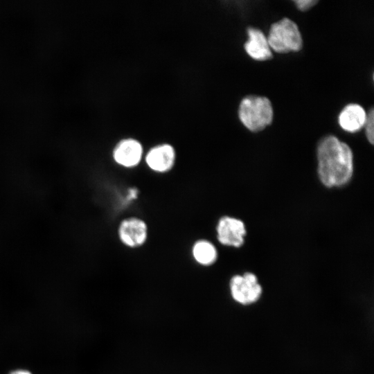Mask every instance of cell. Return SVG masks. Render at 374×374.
Listing matches in <instances>:
<instances>
[{"label":"cell","mask_w":374,"mask_h":374,"mask_svg":"<svg viewBox=\"0 0 374 374\" xmlns=\"http://www.w3.org/2000/svg\"><path fill=\"white\" fill-rule=\"evenodd\" d=\"M216 233L217 240L221 244L240 247L244 243L246 229L242 220L226 215L218 220Z\"/></svg>","instance_id":"6"},{"label":"cell","mask_w":374,"mask_h":374,"mask_svg":"<svg viewBox=\"0 0 374 374\" xmlns=\"http://www.w3.org/2000/svg\"><path fill=\"white\" fill-rule=\"evenodd\" d=\"M9 374H32L30 371L24 369H17L12 371Z\"/></svg>","instance_id":"14"},{"label":"cell","mask_w":374,"mask_h":374,"mask_svg":"<svg viewBox=\"0 0 374 374\" xmlns=\"http://www.w3.org/2000/svg\"><path fill=\"white\" fill-rule=\"evenodd\" d=\"M271 50L278 53L299 51L303 39L297 24L287 17L273 23L267 37Z\"/></svg>","instance_id":"3"},{"label":"cell","mask_w":374,"mask_h":374,"mask_svg":"<svg viewBox=\"0 0 374 374\" xmlns=\"http://www.w3.org/2000/svg\"><path fill=\"white\" fill-rule=\"evenodd\" d=\"M296 6L301 11H306L318 3L317 0H296L294 1Z\"/></svg>","instance_id":"13"},{"label":"cell","mask_w":374,"mask_h":374,"mask_svg":"<svg viewBox=\"0 0 374 374\" xmlns=\"http://www.w3.org/2000/svg\"><path fill=\"white\" fill-rule=\"evenodd\" d=\"M191 253L194 260L204 267L213 265L218 256L215 246L206 239L196 240L192 246Z\"/></svg>","instance_id":"11"},{"label":"cell","mask_w":374,"mask_h":374,"mask_svg":"<svg viewBox=\"0 0 374 374\" xmlns=\"http://www.w3.org/2000/svg\"><path fill=\"white\" fill-rule=\"evenodd\" d=\"M231 299L241 305L256 303L260 299L262 288L257 276L251 272L233 276L229 283Z\"/></svg>","instance_id":"4"},{"label":"cell","mask_w":374,"mask_h":374,"mask_svg":"<svg viewBox=\"0 0 374 374\" xmlns=\"http://www.w3.org/2000/svg\"><path fill=\"white\" fill-rule=\"evenodd\" d=\"M118 237L121 242L129 248L143 246L148 237L146 222L137 217L123 219L118 226Z\"/></svg>","instance_id":"5"},{"label":"cell","mask_w":374,"mask_h":374,"mask_svg":"<svg viewBox=\"0 0 374 374\" xmlns=\"http://www.w3.org/2000/svg\"><path fill=\"white\" fill-rule=\"evenodd\" d=\"M365 133L368 141L371 144L374 142V110L371 108L366 114V118L364 123Z\"/></svg>","instance_id":"12"},{"label":"cell","mask_w":374,"mask_h":374,"mask_svg":"<svg viewBox=\"0 0 374 374\" xmlns=\"http://www.w3.org/2000/svg\"><path fill=\"white\" fill-rule=\"evenodd\" d=\"M238 116L242 123L250 131H262L273 121L271 103L265 96H247L240 102Z\"/></svg>","instance_id":"2"},{"label":"cell","mask_w":374,"mask_h":374,"mask_svg":"<svg viewBox=\"0 0 374 374\" xmlns=\"http://www.w3.org/2000/svg\"><path fill=\"white\" fill-rule=\"evenodd\" d=\"M248 40L244 47L247 53L253 59L265 61L273 56L265 35L258 28L249 27L247 28Z\"/></svg>","instance_id":"9"},{"label":"cell","mask_w":374,"mask_h":374,"mask_svg":"<svg viewBox=\"0 0 374 374\" xmlns=\"http://www.w3.org/2000/svg\"><path fill=\"white\" fill-rule=\"evenodd\" d=\"M318 174L328 187L346 184L353 173V155L350 148L333 135L323 138L317 147Z\"/></svg>","instance_id":"1"},{"label":"cell","mask_w":374,"mask_h":374,"mask_svg":"<svg viewBox=\"0 0 374 374\" xmlns=\"http://www.w3.org/2000/svg\"><path fill=\"white\" fill-rule=\"evenodd\" d=\"M175 161V150L168 143H161L151 148L145 156L147 166L157 173L168 172L173 168Z\"/></svg>","instance_id":"8"},{"label":"cell","mask_w":374,"mask_h":374,"mask_svg":"<svg viewBox=\"0 0 374 374\" xmlns=\"http://www.w3.org/2000/svg\"><path fill=\"white\" fill-rule=\"evenodd\" d=\"M143 155L142 144L132 138L120 141L114 147L112 152L114 162L125 168H132L139 166Z\"/></svg>","instance_id":"7"},{"label":"cell","mask_w":374,"mask_h":374,"mask_svg":"<svg viewBox=\"0 0 374 374\" xmlns=\"http://www.w3.org/2000/svg\"><path fill=\"white\" fill-rule=\"evenodd\" d=\"M366 113L358 104H348L340 112L338 122L340 127L348 132L354 133L361 130L365 123Z\"/></svg>","instance_id":"10"}]
</instances>
